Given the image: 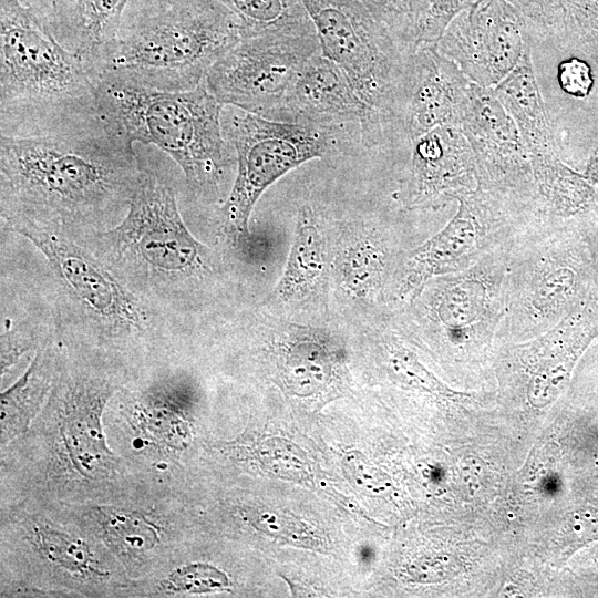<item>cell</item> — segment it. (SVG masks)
I'll use <instances>...</instances> for the list:
<instances>
[{
    "label": "cell",
    "mask_w": 598,
    "mask_h": 598,
    "mask_svg": "<svg viewBox=\"0 0 598 598\" xmlns=\"http://www.w3.org/2000/svg\"><path fill=\"white\" fill-rule=\"evenodd\" d=\"M240 39L238 17L218 0H131L89 70L95 82L187 91Z\"/></svg>",
    "instance_id": "cell-2"
},
{
    "label": "cell",
    "mask_w": 598,
    "mask_h": 598,
    "mask_svg": "<svg viewBox=\"0 0 598 598\" xmlns=\"http://www.w3.org/2000/svg\"><path fill=\"white\" fill-rule=\"evenodd\" d=\"M39 537L50 559L74 570L86 566L90 555L82 543L53 530H41Z\"/></svg>",
    "instance_id": "cell-31"
},
{
    "label": "cell",
    "mask_w": 598,
    "mask_h": 598,
    "mask_svg": "<svg viewBox=\"0 0 598 598\" xmlns=\"http://www.w3.org/2000/svg\"><path fill=\"white\" fill-rule=\"evenodd\" d=\"M384 266L383 248L367 234H352L338 251L337 268L341 283L359 298H367L379 288Z\"/></svg>",
    "instance_id": "cell-23"
},
{
    "label": "cell",
    "mask_w": 598,
    "mask_h": 598,
    "mask_svg": "<svg viewBox=\"0 0 598 598\" xmlns=\"http://www.w3.org/2000/svg\"><path fill=\"white\" fill-rule=\"evenodd\" d=\"M489 300L491 292L485 281L470 274L444 287L439 295L435 313L447 333L460 341L485 318Z\"/></svg>",
    "instance_id": "cell-22"
},
{
    "label": "cell",
    "mask_w": 598,
    "mask_h": 598,
    "mask_svg": "<svg viewBox=\"0 0 598 598\" xmlns=\"http://www.w3.org/2000/svg\"><path fill=\"white\" fill-rule=\"evenodd\" d=\"M525 19L530 31L549 35L564 29L565 9L563 0H506Z\"/></svg>",
    "instance_id": "cell-28"
},
{
    "label": "cell",
    "mask_w": 598,
    "mask_h": 598,
    "mask_svg": "<svg viewBox=\"0 0 598 598\" xmlns=\"http://www.w3.org/2000/svg\"><path fill=\"white\" fill-rule=\"evenodd\" d=\"M21 4L35 12L44 0H18Z\"/></svg>",
    "instance_id": "cell-37"
},
{
    "label": "cell",
    "mask_w": 598,
    "mask_h": 598,
    "mask_svg": "<svg viewBox=\"0 0 598 598\" xmlns=\"http://www.w3.org/2000/svg\"><path fill=\"white\" fill-rule=\"evenodd\" d=\"M557 80L565 93L576 97L587 96L594 86L591 68L579 58L561 61L557 68Z\"/></svg>",
    "instance_id": "cell-33"
},
{
    "label": "cell",
    "mask_w": 598,
    "mask_h": 598,
    "mask_svg": "<svg viewBox=\"0 0 598 598\" xmlns=\"http://www.w3.org/2000/svg\"><path fill=\"white\" fill-rule=\"evenodd\" d=\"M578 287V272L569 264H546L532 277L526 308L535 319L557 316L575 299Z\"/></svg>",
    "instance_id": "cell-25"
},
{
    "label": "cell",
    "mask_w": 598,
    "mask_h": 598,
    "mask_svg": "<svg viewBox=\"0 0 598 598\" xmlns=\"http://www.w3.org/2000/svg\"><path fill=\"white\" fill-rule=\"evenodd\" d=\"M489 194L477 190L452 196L458 209L448 224L414 250L408 261L405 286L416 288L436 274L455 270L477 250L483 235L481 219L487 214Z\"/></svg>",
    "instance_id": "cell-15"
},
{
    "label": "cell",
    "mask_w": 598,
    "mask_h": 598,
    "mask_svg": "<svg viewBox=\"0 0 598 598\" xmlns=\"http://www.w3.org/2000/svg\"><path fill=\"white\" fill-rule=\"evenodd\" d=\"M86 237L138 295L174 297L210 272L209 251L185 225L174 190L146 168L123 218Z\"/></svg>",
    "instance_id": "cell-5"
},
{
    "label": "cell",
    "mask_w": 598,
    "mask_h": 598,
    "mask_svg": "<svg viewBox=\"0 0 598 598\" xmlns=\"http://www.w3.org/2000/svg\"><path fill=\"white\" fill-rule=\"evenodd\" d=\"M321 53L349 76L386 125L399 124L406 52L358 0H302Z\"/></svg>",
    "instance_id": "cell-7"
},
{
    "label": "cell",
    "mask_w": 598,
    "mask_h": 598,
    "mask_svg": "<svg viewBox=\"0 0 598 598\" xmlns=\"http://www.w3.org/2000/svg\"><path fill=\"white\" fill-rule=\"evenodd\" d=\"M4 227L43 254L64 318L78 328L107 340L138 338L157 328L155 311L146 299L80 237L29 223H7Z\"/></svg>",
    "instance_id": "cell-6"
},
{
    "label": "cell",
    "mask_w": 598,
    "mask_h": 598,
    "mask_svg": "<svg viewBox=\"0 0 598 598\" xmlns=\"http://www.w3.org/2000/svg\"><path fill=\"white\" fill-rule=\"evenodd\" d=\"M278 121L309 122L337 127L361 126L367 144H378L386 125L359 94L346 72L321 52L310 56L292 83Z\"/></svg>",
    "instance_id": "cell-12"
},
{
    "label": "cell",
    "mask_w": 598,
    "mask_h": 598,
    "mask_svg": "<svg viewBox=\"0 0 598 598\" xmlns=\"http://www.w3.org/2000/svg\"><path fill=\"white\" fill-rule=\"evenodd\" d=\"M493 92L514 120L528 156L556 153L529 48L514 70L493 87Z\"/></svg>",
    "instance_id": "cell-18"
},
{
    "label": "cell",
    "mask_w": 598,
    "mask_h": 598,
    "mask_svg": "<svg viewBox=\"0 0 598 598\" xmlns=\"http://www.w3.org/2000/svg\"><path fill=\"white\" fill-rule=\"evenodd\" d=\"M101 120L96 82L83 59L29 8L0 0V135H52Z\"/></svg>",
    "instance_id": "cell-3"
},
{
    "label": "cell",
    "mask_w": 598,
    "mask_h": 598,
    "mask_svg": "<svg viewBox=\"0 0 598 598\" xmlns=\"http://www.w3.org/2000/svg\"><path fill=\"white\" fill-rule=\"evenodd\" d=\"M49 388V370L42 354H38L24 374L1 393L2 442L28 426Z\"/></svg>",
    "instance_id": "cell-24"
},
{
    "label": "cell",
    "mask_w": 598,
    "mask_h": 598,
    "mask_svg": "<svg viewBox=\"0 0 598 598\" xmlns=\"http://www.w3.org/2000/svg\"><path fill=\"white\" fill-rule=\"evenodd\" d=\"M285 374L297 393L311 394L332 377V352L327 337L316 329L298 327L287 341Z\"/></svg>",
    "instance_id": "cell-20"
},
{
    "label": "cell",
    "mask_w": 598,
    "mask_h": 598,
    "mask_svg": "<svg viewBox=\"0 0 598 598\" xmlns=\"http://www.w3.org/2000/svg\"><path fill=\"white\" fill-rule=\"evenodd\" d=\"M472 82L436 44L408 52L399 125L413 142L435 127L460 125Z\"/></svg>",
    "instance_id": "cell-13"
},
{
    "label": "cell",
    "mask_w": 598,
    "mask_h": 598,
    "mask_svg": "<svg viewBox=\"0 0 598 598\" xmlns=\"http://www.w3.org/2000/svg\"><path fill=\"white\" fill-rule=\"evenodd\" d=\"M237 110L223 117L225 136L236 156V177L223 206V219L229 235L244 238L249 236V218L261 194L289 171L323 156L334 127L269 120Z\"/></svg>",
    "instance_id": "cell-8"
},
{
    "label": "cell",
    "mask_w": 598,
    "mask_h": 598,
    "mask_svg": "<svg viewBox=\"0 0 598 598\" xmlns=\"http://www.w3.org/2000/svg\"><path fill=\"white\" fill-rule=\"evenodd\" d=\"M458 127L474 154L477 187L488 193L533 196L528 152L518 128L493 92L472 82Z\"/></svg>",
    "instance_id": "cell-11"
},
{
    "label": "cell",
    "mask_w": 598,
    "mask_h": 598,
    "mask_svg": "<svg viewBox=\"0 0 598 598\" xmlns=\"http://www.w3.org/2000/svg\"><path fill=\"white\" fill-rule=\"evenodd\" d=\"M529 161L536 189L557 213L576 214L592 202L589 182L563 164L556 153L529 156Z\"/></svg>",
    "instance_id": "cell-21"
},
{
    "label": "cell",
    "mask_w": 598,
    "mask_h": 598,
    "mask_svg": "<svg viewBox=\"0 0 598 598\" xmlns=\"http://www.w3.org/2000/svg\"><path fill=\"white\" fill-rule=\"evenodd\" d=\"M475 179L474 154L461 128L439 126L413 141L405 203L431 205L442 195L473 190Z\"/></svg>",
    "instance_id": "cell-14"
},
{
    "label": "cell",
    "mask_w": 598,
    "mask_h": 598,
    "mask_svg": "<svg viewBox=\"0 0 598 598\" xmlns=\"http://www.w3.org/2000/svg\"><path fill=\"white\" fill-rule=\"evenodd\" d=\"M104 120L131 143L154 145L182 169L198 198L221 197L236 162L223 128L224 105L205 80L187 91L96 81Z\"/></svg>",
    "instance_id": "cell-4"
},
{
    "label": "cell",
    "mask_w": 598,
    "mask_h": 598,
    "mask_svg": "<svg viewBox=\"0 0 598 598\" xmlns=\"http://www.w3.org/2000/svg\"><path fill=\"white\" fill-rule=\"evenodd\" d=\"M390 364L396 375L412 385L444 396L458 394L440 382L411 352L404 349L393 351Z\"/></svg>",
    "instance_id": "cell-30"
},
{
    "label": "cell",
    "mask_w": 598,
    "mask_h": 598,
    "mask_svg": "<svg viewBox=\"0 0 598 598\" xmlns=\"http://www.w3.org/2000/svg\"><path fill=\"white\" fill-rule=\"evenodd\" d=\"M24 326L12 327L1 336V371L9 368L18 357L30 349L34 338Z\"/></svg>",
    "instance_id": "cell-35"
},
{
    "label": "cell",
    "mask_w": 598,
    "mask_h": 598,
    "mask_svg": "<svg viewBox=\"0 0 598 598\" xmlns=\"http://www.w3.org/2000/svg\"><path fill=\"white\" fill-rule=\"evenodd\" d=\"M330 267L326 236L310 209L300 210L282 276L272 293L280 302L313 300L327 290Z\"/></svg>",
    "instance_id": "cell-17"
},
{
    "label": "cell",
    "mask_w": 598,
    "mask_h": 598,
    "mask_svg": "<svg viewBox=\"0 0 598 598\" xmlns=\"http://www.w3.org/2000/svg\"><path fill=\"white\" fill-rule=\"evenodd\" d=\"M564 29L573 28L580 33L598 38V0H563Z\"/></svg>",
    "instance_id": "cell-34"
},
{
    "label": "cell",
    "mask_w": 598,
    "mask_h": 598,
    "mask_svg": "<svg viewBox=\"0 0 598 598\" xmlns=\"http://www.w3.org/2000/svg\"><path fill=\"white\" fill-rule=\"evenodd\" d=\"M394 34L408 52L409 0H358Z\"/></svg>",
    "instance_id": "cell-32"
},
{
    "label": "cell",
    "mask_w": 598,
    "mask_h": 598,
    "mask_svg": "<svg viewBox=\"0 0 598 598\" xmlns=\"http://www.w3.org/2000/svg\"><path fill=\"white\" fill-rule=\"evenodd\" d=\"M530 29L506 0H476L458 13L436 43L468 80L493 89L523 58Z\"/></svg>",
    "instance_id": "cell-10"
},
{
    "label": "cell",
    "mask_w": 598,
    "mask_h": 598,
    "mask_svg": "<svg viewBox=\"0 0 598 598\" xmlns=\"http://www.w3.org/2000/svg\"><path fill=\"white\" fill-rule=\"evenodd\" d=\"M476 0H409L408 52L436 44L451 21Z\"/></svg>",
    "instance_id": "cell-26"
},
{
    "label": "cell",
    "mask_w": 598,
    "mask_h": 598,
    "mask_svg": "<svg viewBox=\"0 0 598 598\" xmlns=\"http://www.w3.org/2000/svg\"><path fill=\"white\" fill-rule=\"evenodd\" d=\"M131 0H44L33 12L68 50L89 65L115 37Z\"/></svg>",
    "instance_id": "cell-16"
},
{
    "label": "cell",
    "mask_w": 598,
    "mask_h": 598,
    "mask_svg": "<svg viewBox=\"0 0 598 598\" xmlns=\"http://www.w3.org/2000/svg\"><path fill=\"white\" fill-rule=\"evenodd\" d=\"M143 168L104 118L52 135H0L1 220L75 236L105 230L125 215Z\"/></svg>",
    "instance_id": "cell-1"
},
{
    "label": "cell",
    "mask_w": 598,
    "mask_h": 598,
    "mask_svg": "<svg viewBox=\"0 0 598 598\" xmlns=\"http://www.w3.org/2000/svg\"><path fill=\"white\" fill-rule=\"evenodd\" d=\"M584 176L589 183L598 184V148L592 154Z\"/></svg>",
    "instance_id": "cell-36"
},
{
    "label": "cell",
    "mask_w": 598,
    "mask_h": 598,
    "mask_svg": "<svg viewBox=\"0 0 598 598\" xmlns=\"http://www.w3.org/2000/svg\"><path fill=\"white\" fill-rule=\"evenodd\" d=\"M104 529L114 545L130 550H144L152 548L157 534L154 527L140 516L101 508Z\"/></svg>",
    "instance_id": "cell-27"
},
{
    "label": "cell",
    "mask_w": 598,
    "mask_h": 598,
    "mask_svg": "<svg viewBox=\"0 0 598 598\" xmlns=\"http://www.w3.org/2000/svg\"><path fill=\"white\" fill-rule=\"evenodd\" d=\"M168 585L175 591L206 592L223 590L229 582L217 568L197 564L175 570L168 578Z\"/></svg>",
    "instance_id": "cell-29"
},
{
    "label": "cell",
    "mask_w": 598,
    "mask_h": 598,
    "mask_svg": "<svg viewBox=\"0 0 598 598\" xmlns=\"http://www.w3.org/2000/svg\"><path fill=\"white\" fill-rule=\"evenodd\" d=\"M241 24V38L317 33L302 0H218Z\"/></svg>",
    "instance_id": "cell-19"
},
{
    "label": "cell",
    "mask_w": 598,
    "mask_h": 598,
    "mask_svg": "<svg viewBox=\"0 0 598 598\" xmlns=\"http://www.w3.org/2000/svg\"><path fill=\"white\" fill-rule=\"evenodd\" d=\"M319 52L317 33L243 37L208 70L205 83L224 106L278 121L299 70Z\"/></svg>",
    "instance_id": "cell-9"
}]
</instances>
